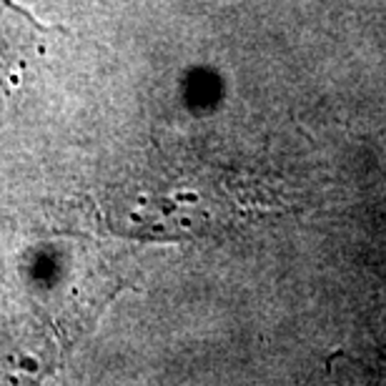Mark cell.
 Masks as SVG:
<instances>
[{"label":"cell","mask_w":386,"mask_h":386,"mask_svg":"<svg viewBox=\"0 0 386 386\" xmlns=\"http://www.w3.org/2000/svg\"><path fill=\"white\" fill-rule=\"evenodd\" d=\"M43 31L45 28L31 13L0 0V108L5 105L8 93L23 83L28 58L43 50Z\"/></svg>","instance_id":"obj_1"}]
</instances>
